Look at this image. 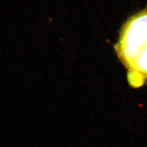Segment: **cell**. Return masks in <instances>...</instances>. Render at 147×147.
Returning a JSON list of instances; mask_svg holds the SVG:
<instances>
[{"label":"cell","instance_id":"6da1fadb","mask_svg":"<svg viewBox=\"0 0 147 147\" xmlns=\"http://www.w3.org/2000/svg\"><path fill=\"white\" fill-rule=\"evenodd\" d=\"M115 49L130 86L142 87L147 80V6L124 24Z\"/></svg>","mask_w":147,"mask_h":147}]
</instances>
